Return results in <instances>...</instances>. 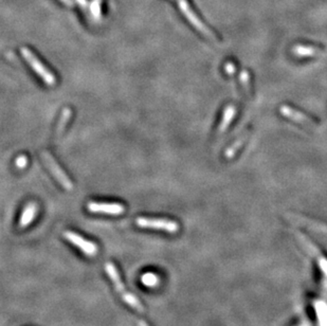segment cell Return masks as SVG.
I'll list each match as a JSON object with an SVG mask.
<instances>
[{
	"instance_id": "cell-1",
	"label": "cell",
	"mask_w": 327,
	"mask_h": 326,
	"mask_svg": "<svg viewBox=\"0 0 327 326\" xmlns=\"http://www.w3.org/2000/svg\"><path fill=\"white\" fill-rule=\"evenodd\" d=\"M175 2L178 5L180 12L183 14L186 18L190 21V23L194 26L196 30H198L200 33H202L208 39L212 40L213 42H218L219 38L217 35L212 31L210 28L205 25L203 21L199 18V16L195 13V11L191 8L188 0H175Z\"/></svg>"
},
{
	"instance_id": "cell-2",
	"label": "cell",
	"mask_w": 327,
	"mask_h": 326,
	"mask_svg": "<svg viewBox=\"0 0 327 326\" xmlns=\"http://www.w3.org/2000/svg\"><path fill=\"white\" fill-rule=\"evenodd\" d=\"M105 270H106V272H107V274L110 276V279L113 283V285H115L117 292L121 295H122L123 301L129 304L130 306L136 308L137 310L143 311V306H142V304L139 302V300L137 299V297L134 296L133 294L130 293L129 292H126V289L123 285L122 281H121V279H120V274L117 270V268L115 267V265H113L112 263H109V261H107V263L105 264Z\"/></svg>"
},
{
	"instance_id": "cell-3",
	"label": "cell",
	"mask_w": 327,
	"mask_h": 326,
	"mask_svg": "<svg viewBox=\"0 0 327 326\" xmlns=\"http://www.w3.org/2000/svg\"><path fill=\"white\" fill-rule=\"evenodd\" d=\"M21 55L24 56V59L28 62V64L31 66V68L34 70L35 73L38 74L40 79L44 81L49 86H53L55 84V76L54 74L50 71V70L42 64L35 54L26 47H23L20 49Z\"/></svg>"
},
{
	"instance_id": "cell-4",
	"label": "cell",
	"mask_w": 327,
	"mask_h": 326,
	"mask_svg": "<svg viewBox=\"0 0 327 326\" xmlns=\"http://www.w3.org/2000/svg\"><path fill=\"white\" fill-rule=\"evenodd\" d=\"M136 224L140 228L162 230L168 233H176L179 230V225L174 221L166 218H149V217H138Z\"/></svg>"
},
{
	"instance_id": "cell-5",
	"label": "cell",
	"mask_w": 327,
	"mask_h": 326,
	"mask_svg": "<svg viewBox=\"0 0 327 326\" xmlns=\"http://www.w3.org/2000/svg\"><path fill=\"white\" fill-rule=\"evenodd\" d=\"M41 157H42V159H44L45 164L49 168V171L51 172L52 175L55 177V179L58 180L66 190H68V191L72 190V188H73L72 182L70 181L69 177L63 172V169L61 168V166L58 164V163H56V161L54 160L51 154H50L49 152H42Z\"/></svg>"
},
{
	"instance_id": "cell-6",
	"label": "cell",
	"mask_w": 327,
	"mask_h": 326,
	"mask_svg": "<svg viewBox=\"0 0 327 326\" xmlns=\"http://www.w3.org/2000/svg\"><path fill=\"white\" fill-rule=\"evenodd\" d=\"M280 111L282 113V116L288 118L289 120H291V121H294L297 124L307 127V129H316L317 127V123L311 118H309L307 115H305V113L301 111L290 107V106L287 105L281 106Z\"/></svg>"
},
{
	"instance_id": "cell-7",
	"label": "cell",
	"mask_w": 327,
	"mask_h": 326,
	"mask_svg": "<svg viewBox=\"0 0 327 326\" xmlns=\"http://www.w3.org/2000/svg\"><path fill=\"white\" fill-rule=\"evenodd\" d=\"M64 236L70 242L71 244L75 245L81 251H83L85 254L88 255V257H96V254L98 253V247L96 244L92 242H89V240L85 239L81 235L76 234L74 232L67 231L64 233Z\"/></svg>"
},
{
	"instance_id": "cell-8",
	"label": "cell",
	"mask_w": 327,
	"mask_h": 326,
	"mask_svg": "<svg viewBox=\"0 0 327 326\" xmlns=\"http://www.w3.org/2000/svg\"><path fill=\"white\" fill-rule=\"evenodd\" d=\"M87 209L92 213H102L107 215H121L125 211L124 205L117 202H96L90 201Z\"/></svg>"
},
{
	"instance_id": "cell-9",
	"label": "cell",
	"mask_w": 327,
	"mask_h": 326,
	"mask_svg": "<svg viewBox=\"0 0 327 326\" xmlns=\"http://www.w3.org/2000/svg\"><path fill=\"white\" fill-rule=\"evenodd\" d=\"M236 113H237V107L235 105L229 104L228 106H226V108L223 113V117H222V121H220V123L217 127L218 134H223L227 131V130L229 129L230 124L232 123L233 119L235 118Z\"/></svg>"
},
{
	"instance_id": "cell-10",
	"label": "cell",
	"mask_w": 327,
	"mask_h": 326,
	"mask_svg": "<svg viewBox=\"0 0 327 326\" xmlns=\"http://www.w3.org/2000/svg\"><path fill=\"white\" fill-rule=\"evenodd\" d=\"M293 53L297 58H314L323 53V49L317 46L296 45L293 48Z\"/></svg>"
},
{
	"instance_id": "cell-11",
	"label": "cell",
	"mask_w": 327,
	"mask_h": 326,
	"mask_svg": "<svg viewBox=\"0 0 327 326\" xmlns=\"http://www.w3.org/2000/svg\"><path fill=\"white\" fill-rule=\"evenodd\" d=\"M36 213H37V205L33 202H30L25 208V210L23 211V214L20 216V221H19L20 228H26V227L29 226L33 222L35 216H36Z\"/></svg>"
},
{
	"instance_id": "cell-12",
	"label": "cell",
	"mask_w": 327,
	"mask_h": 326,
	"mask_svg": "<svg viewBox=\"0 0 327 326\" xmlns=\"http://www.w3.org/2000/svg\"><path fill=\"white\" fill-rule=\"evenodd\" d=\"M248 134H249V131H247L246 133L244 134H241V136L237 139L234 141V142L227 148L226 152H225V157L227 159H232L235 157V155L237 154V152L240 150L241 147L244 146V144L247 142V140H248Z\"/></svg>"
},
{
	"instance_id": "cell-13",
	"label": "cell",
	"mask_w": 327,
	"mask_h": 326,
	"mask_svg": "<svg viewBox=\"0 0 327 326\" xmlns=\"http://www.w3.org/2000/svg\"><path fill=\"white\" fill-rule=\"evenodd\" d=\"M315 310L320 326H327V302L319 300L315 302Z\"/></svg>"
},
{
	"instance_id": "cell-14",
	"label": "cell",
	"mask_w": 327,
	"mask_h": 326,
	"mask_svg": "<svg viewBox=\"0 0 327 326\" xmlns=\"http://www.w3.org/2000/svg\"><path fill=\"white\" fill-rule=\"evenodd\" d=\"M288 218L290 219H293V221H294L296 224L298 225H303V226H306V227H309V228H312V229H316L317 231H321L322 228H324V227L322 225H319V224H316V223H311L309 219H306V218H304V217H301V216H297V215H294V214H289L287 215Z\"/></svg>"
},
{
	"instance_id": "cell-15",
	"label": "cell",
	"mask_w": 327,
	"mask_h": 326,
	"mask_svg": "<svg viewBox=\"0 0 327 326\" xmlns=\"http://www.w3.org/2000/svg\"><path fill=\"white\" fill-rule=\"evenodd\" d=\"M239 81L241 83V86H243V90L245 92V95L248 98H250L251 97V79H250V74H249L247 70H243V71L240 72Z\"/></svg>"
},
{
	"instance_id": "cell-16",
	"label": "cell",
	"mask_w": 327,
	"mask_h": 326,
	"mask_svg": "<svg viewBox=\"0 0 327 326\" xmlns=\"http://www.w3.org/2000/svg\"><path fill=\"white\" fill-rule=\"evenodd\" d=\"M70 117H71V109L70 108H64V110L62 112L61 119H60L59 125H58V130H56V131H58V134H61L64 131V130L66 129V125L69 122Z\"/></svg>"
},
{
	"instance_id": "cell-17",
	"label": "cell",
	"mask_w": 327,
	"mask_h": 326,
	"mask_svg": "<svg viewBox=\"0 0 327 326\" xmlns=\"http://www.w3.org/2000/svg\"><path fill=\"white\" fill-rule=\"evenodd\" d=\"M141 281L147 287H155L159 283L158 276L156 274H154V273H151V272L142 275Z\"/></svg>"
},
{
	"instance_id": "cell-18",
	"label": "cell",
	"mask_w": 327,
	"mask_h": 326,
	"mask_svg": "<svg viewBox=\"0 0 327 326\" xmlns=\"http://www.w3.org/2000/svg\"><path fill=\"white\" fill-rule=\"evenodd\" d=\"M91 13H92V15L95 16V18H97V19L101 17V4H99L98 0H95L94 3H92Z\"/></svg>"
},
{
	"instance_id": "cell-19",
	"label": "cell",
	"mask_w": 327,
	"mask_h": 326,
	"mask_svg": "<svg viewBox=\"0 0 327 326\" xmlns=\"http://www.w3.org/2000/svg\"><path fill=\"white\" fill-rule=\"evenodd\" d=\"M225 71L227 74L229 75H233L236 71V65L232 62H228L225 65Z\"/></svg>"
},
{
	"instance_id": "cell-20",
	"label": "cell",
	"mask_w": 327,
	"mask_h": 326,
	"mask_svg": "<svg viewBox=\"0 0 327 326\" xmlns=\"http://www.w3.org/2000/svg\"><path fill=\"white\" fill-rule=\"evenodd\" d=\"M27 163H28V159H27L26 156H20V157H18L17 160H16V165H17V167H19V168H24V167H26Z\"/></svg>"
},
{
	"instance_id": "cell-21",
	"label": "cell",
	"mask_w": 327,
	"mask_h": 326,
	"mask_svg": "<svg viewBox=\"0 0 327 326\" xmlns=\"http://www.w3.org/2000/svg\"><path fill=\"white\" fill-rule=\"evenodd\" d=\"M139 326H148L144 321H140L139 322Z\"/></svg>"
}]
</instances>
